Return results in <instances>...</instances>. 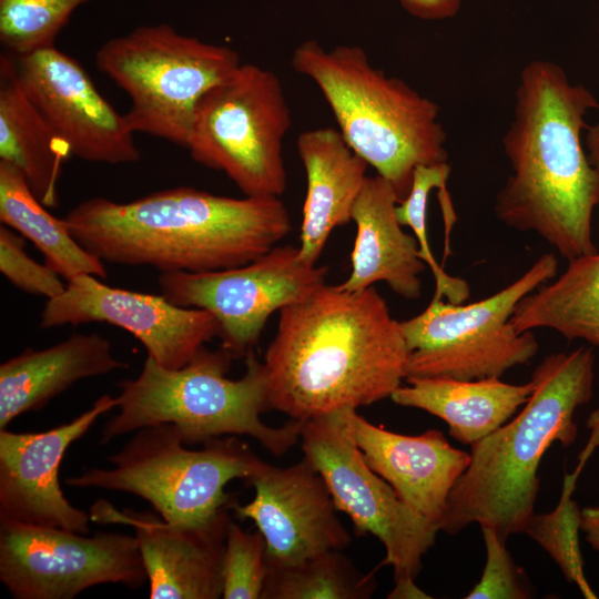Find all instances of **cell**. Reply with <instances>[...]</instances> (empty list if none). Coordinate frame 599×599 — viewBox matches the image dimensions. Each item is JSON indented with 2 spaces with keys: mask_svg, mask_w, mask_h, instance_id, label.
Here are the masks:
<instances>
[{
  "mask_svg": "<svg viewBox=\"0 0 599 599\" xmlns=\"http://www.w3.org/2000/svg\"><path fill=\"white\" fill-rule=\"evenodd\" d=\"M408 354L400 322L373 286L324 284L280 311L263 362L270 408L305 422L390 398Z\"/></svg>",
  "mask_w": 599,
  "mask_h": 599,
  "instance_id": "1",
  "label": "cell"
},
{
  "mask_svg": "<svg viewBox=\"0 0 599 599\" xmlns=\"http://www.w3.org/2000/svg\"><path fill=\"white\" fill-rule=\"evenodd\" d=\"M599 108L593 92L565 70L532 60L519 75L514 119L502 139L511 174L495 199L497 219L535 232L566 260L598 251L592 216L599 170L586 152V115Z\"/></svg>",
  "mask_w": 599,
  "mask_h": 599,
  "instance_id": "2",
  "label": "cell"
},
{
  "mask_svg": "<svg viewBox=\"0 0 599 599\" xmlns=\"http://www.w3.org/2000/svg\"><path fill=\"white\" fill-rule=\"evenodd\" d=\"M73 237L104 263L164 272H211L247 264L292 230L280 196L242 199L190 186L121 203L98 196L63 217Z\"/></svg>",
  "mask_w": 599,
  "mask_h": 599,
  "instance_id": "3",
  "label": "cell"
},
{
  "mask_svg": "<svg viewBox=\"0 0 599 599\" xmlns=\"http://www.w3.org/2000/svg\"><path fill=\"white\" fill-rule=\"evenodd\" d=\"M591 347L547 355L535 368L534 390L519 414L470 446V463L448 496L439 529L455 535L478 522L506 540L524 532L535 512L538 469L547 449L572 445L576 409L593 395Z\"/></svg>",
  "mask_w": 599,
  "mask_h": 599,
  "instance_id": "4",
  "label": "cell"
},
{
  "mask_svg": "<svg viewBox=\"0 0 599 599\" xmlns=\"http://www.w3.org/2000/svg\"><path fill=\"white\" fill-rule=\"evenodd\" d=\"M291 63L318 87L345 142L392 184L399 202L417 166L448 162L438 105L375 68L363 48L325 49L306 40Z\"/></svg>",
  "mask_w": 599,
  "mask_h": 599,
  "instance_id": "5",
  "label": "cell"
},
{
  "mask_svg": "<svg viewBox=\"0 0 599 599\" xmlns=\"http://www.w3.org/2000/svg\"><path fill=\"white\" fill-rule=\"evenodd\" d=\"M233 356L202 347L183 367L171 369L146 356L141 373L119 384V412L105 422L101 444L162 423L177 427L183 443L204 444L223 437L248 435L275 456L294 446L303 422L281 427L262 422L270 408L266 369L253 352L245 356V373L226 377Z\"/></svg>",
  "mask_w": 599,
  "mask_h": 599,
  "instance_id": "6",
  "label": "cell"
},
{
  "mask_svg": "<svg viewBox=\"0 0 599 599\" xmlns=\"http://www.w3.org/2000/svg\"><path fill=\"white\" fill-rule=\"evenodd\" d=\"M112 468H90L65 479L74 488L124 491L148 502L167 522L202 524L235 499L225 491L234 479L254 477L265 461L235 436L212 438L189 449L177 427L154 424L136 430L109 457Z\"/></svg>",
  "mask_w": 599,
  "mask_h": 599,
  "instance_id": "7",
  "label": "cell"
},
{
  "mask_svg": "<svg viewBox=\"0 0 599 599\" xmlns=\"http://www.w3.org/2000/svg\"><path fill=\"white\" fill-rule=\"evenodd\" d=\"M95 64L129 95L124 115L133 132L186 149L199 101L242 63L230 47L160 23L105 41Z\"/></svg>",
  "mask_w": 599,
  "mask_h": 599,
  "instance_id": "8",
  "label": "cell"
},
{
  "mask_svg": "<svg viewBox=\"0 0 599 599\" xmlns=\"http://www.w3.org/2000/svg\"><path fill=\"white\" fill-rule=\"evenodd\" d=\"M557 270V257L546 253L519 278L478 302L453 304L433 296L420 314L400 322L409 351L406 378H500L527 364L538 342L532 331L517 332L510 317L520 300L555 278Z\"/></svg>",
  "mask_w": 599,
  "mask_h": 599,
  "instance_id": "9",
  "label": "cell"
},
{
  "mask_svg": "<svg viewBox=\"0 0 599 599\" xmlns=\"http://www.w3.org/2000/svg\"><path fill=\"white\" fill-rule=\"evenodd\" d=\"M354 409L303 422L300 439L304 458L323 477L335 507L351 518L356 532L372 534L384 545L382 565L393 567L395 581L387 598H430L415 580L439 528L405 504L367 465L353 434Z\"/></svg>",
  "mask_w": 599,
  "mask_h": 599,
  "instance_id": "10",
  "label": "cell"
},
{
  "mask_svg": "<svg viewBox=\"0 0 599 599\" xmlns=\"http://www.w3.org/2000/svg\"><path fill=\"white\" fill-rule=\"evenodd\" d=\"M291 125L278 77L241 64L199 101L186 150L247 196H281L287 183L283 141Z\"/></svg>",
  "mask_w": 599,
  "mask_h": 599,
  "instance_id": "11",
  "label": "cell"
},
{
  "mask_svg": "<svg viewBox=\"0 0 599 599\" xmlns=\"http://www.w3.org/2000/svg\"><path fill=\"white\" fill-rule=\"evenodd\" d=\"M0 580L16 599H72L104 583L141 588L148 573L134 536L0 521Z\"/></svg>",
  "mask_w": 599,
  "mask_h": 599,
  "instance_id": "12",
  "label": "cell"
},
{
  "mask_svg": "<svg viewBox=\"0 0 599 599\" xmlns=\"http://www.w3.org/2000/svg\"><path fill=\"white\" fill-rule=\"evenodd\" d=\"M326 266L305 262L293 245H276L236 267L191 273L164 272L161 294L175 305L201 308L219 324L222 348L233 358L253 352L268 317L323 286Z\"/></svg>",
  "mask_w": 599,
  "mask_h": 599,
  "instance_id": "13",
  "label": "cell"
},
{
  "mask_svg": "<svg viewBox=\"0 0 599 599\" xmlns=\"http://www.w3.org/2000/svg\"><path fill=\"white\" fill-rule=\"evenodd\" d=\"M92 322L129 332L150 358L171 369L186 365L219 336V324L207 311L175 305L162 294L109 286L89 274L67 282L62 294L47 300L39 325L54 328Z\"/></svg>",
  "mask_w": 599,
  "mask_h": 599,
  "instance_id": "14",
  "label": "cell"
},
{
  "mask_svg": "<svg viewBox=\"0 0 599 599\" xmlns=\"http://www.w3.org/2000/svg\"><path fill=\"white\" fill-rule=\"evenodd\" d=\"M14 59L26 93L74 156L106 164L140 160L125 115L102 97L75 59L55 45Z\"/></svg>",
  "mask_w": 599,
  "mask_h": 599,
  "instance_id": "15",
  "label": "cell"
},
{
  "mask_svg": "<svg viewBox=\"0 0 599 599\" xmlns=\"http://www.w3.org/2000/svg\"><path fill=\"white\" fill-rule=\"evenodd\" d=\"M254 498L235 502L240 519H251L263 535L267 565L291 566L328 550H343L351 536L319 473L303 457L290 467L267 463L246 481Z\"/></svg>",
  "mask_w": 599,
  "mask_h": 599,
  "instance_id": "16",
  "label": "cell"
},
{
  "mask_svg": "<svg viewBox=\"0 0 599 599\" xmlns=\"http://www.w3.org/2000/svg\"><path fill=\"white\" fill-rule=\"evenodd\" d=\"M108 394L71 422L40 433L0 430V521L90 531V514L64 496L59 469L67 449L118 407Z\"/></svg>",
  "mask_w": 599,
  "mask_h": 599,
  "instance_id": "17",
  "label": "cell"
},
{
  "mask_svg": "<svg viewBox=\"0 0 599 599\" xmlns=\"http://www.w3.org/2000/svg\"><path fill=\"white\" fill-rule=\"evenodd\" d=\"M91 520L129 525L148 573L151 599H217L223 595V561L229 509L202 524H173L149 511H119L105 500Z\"/></svg>",
  "mask_w": 599,
  "mask_h": 599,
  "instance_id": "18",
  "label": "cell"
},
{
  "mask_svg": "<svg viewBox=\"0 0 599 599\" xmlns=\"http://www.w3.org/2000/svg\"><path fill=\"white\" fill-rule=\"evenodd\" d=\"M352 428L367 465L405 504L439 528L450 490L468 467L470 453L453 447L437 429L403 435L374 425L357 409L352 413Z\"/></svg>",
  "mask_w": 599,
  "mask_h": 599,
  "instance_id": "19",
  "label": "cell"
},
{
  "mask_svg": "<svg viewBox=\"0 0 599 599\" xmlns=\"http://www.w3.org/2000/svg\"><path fill=\"white\" fill-rule=\"evenodd\" d=\"M398 203L394 187L383 176L365 179L352 209L356 237L351 254L352 272L338 284L342 290L363 291L384 282L406 300L420 297V274L427 265L416 237L398 222Z\"/></svg>",
  "mask_w": 599,
  "mask_h": 599,
  "instance_id": "20",
  "label": "cell"
},
{
  "mask_svg": "<svg viewBox=\"0 0 599 599\" xmlns=\"http://www.w3.org/2000/svg\"><path fill=\"white\" fill-rule=\"evenodd\" d=\"M296 150L307 184L298 252L316 265L332 231L352 221L368 164L331 126L302 132Z\"/></svg>",
  "mask_w": 599,
  "mask_h": 599,
  "instance_id": "21",
  "label": "cell"
},
{
  "mask_svg": "<svg viewBox=\"0 0 599 599\" xmlns=\"http://www.w3.org/2000/svg\"><path fill=\"white\" fill-rule=\"evenodd\" d=\"M128 367L97 333L72 334L43 349L28 347L0 365V430L19 415L40 410L78 380Z\"/></svg>",
  "mask_w": 599,
  "mask_h": 599,
  "instance_id": "22",
  "label": "cell"
},
{
  "mask_svg": "<svg viewBox=\"0 0 599 599\" xmlns=\"http://www.w3.org/2000/svg\"><path fill=\"white\" fill-rule=\"evenodd\" d=\"M405 380L406 385H400L390 399L443 419L449 435L469 446L506 424L534 390L531 380L514 385L497 377L474 380L408 377Z\"/></svg>",
  "mask_w": 599,
  "mask_h": 599,
  "instance_id": "23",
  "label": "cell"
},
{
  "mask_svg": "<svg viewBox=\"0 0 599 599\" xmlns=\"http://www.w3.org/2000/svg\"><path fill=\"white\" fill-rule=\"evenodd\" d=\"M71 155L67 141L22 88L14 57L4 51L0 57V161L23 174L44 206L57 207L62 166Z\"/></svg>",
  "mask_w": 599,
  "mask_h": 599,
  "instance_id": "24",
  "label": "cell"
},
{
  "mask_svg": "<svg viewBox=\"0 0 599 599\" xmlns=\"http://www.w3.org/2000/svg\"><path fill=\"white\" fill-rule=\"evenodd\" d=\"M510 324L519 333L550 328L599 347V251L569 260L555 281L522 297Z\"/></svg>",
  "mask_w": 599,
  "mask_h": 599,
  "instance_id": "25",
  "label": "cell"
},
{
  "mask_svg": "<svg viewBox=\"0 0 599 599\" xmlns=\"http://www.w3.org/2000/svg\"><path fill=\"white\" fill-rule=\"evenodd\" d=\"M0 221L30 240L43 255L44 264L65 282L83 274L106 277L104 262L73 237L64 220L53 216L23 174L4 161H0Z\"/></svg>",
  "mask_w": 599,
  "mask_h": 599,
  "instance_id": "26",
  "label": "cell"
},
{
  "mask_svg": "<svg viewBox=\"0 0 599 599\" xmlns=\"http://www.w3.org/2000/svg\"><path fill=\"white\" fill-rule=\"evenodd\" d=\"M375 588L342 550H328L291 566L267 565L262 599H367Z\"/></svg>",
  "mask_w": 599,
  "mask_h": 599,
  "instance_id": "27",
  "label": "cell"
},
{
  "mask_svg": "<svg viewBox=\"0 0 599 599\" xmlns=\"http://www.w3.org/2000/svg\"><path fill=\"white\" fill-rule=\"evenodd\" d=\"M591 435L579 456V464L572 474H566L562 493L556 508L547 514H532L524 534L539 544L561 569L565 578L579 588L587 599H596L583 572V560L579 547L580 512L572 500L577 478L591 453L599 447V409L589 418Z\"/></svg>",
  "mask_w": 599,
  "mask_h": 599,
  "instance_id": "28",
  "label": "cell"
},
{
  "mask_svg": "<svg viewBox=\"0 0 599 599\" xmlns=\"http://www.w3.org/2000/svg\"><path fill=\"white\" fill-rule=\"evenodd\" d=\"M449 163L419 165L415 169L408 195L396 207L398 222L408 226L414 233L419 254L430 268L435 278L434 297L446 298L449 303L461 304L470 295L468 283L459 277L450 276L436 261L427 235V202L433 189H438L439 203L445 223V248L449 250V233L456 221V214L446 187L450 174Z\"/></svg>",
  "mask_w": 599,
  "mask_h": 599,
  "instance_id": "29",
  "label": "cell"
},
{
  "mask_svg": "<svg viewBox=\"0 0 599 599\" xmlns=\"http://www.w3.org/2000/svg\"><path fill=\"white\" fill-rule=\"evenodd\" d=\"M89 0H0V42L19 57L54 45L72 12Z\"/></svg>",
  "mask_w": 599,
  "mask_h": 599,
  "instance_id": "30",
  "label": "cell"
},
{
  "mask_svg": "<svg viewBox=\"0 0 599 599\" xmlns=\"http://www.w3.org/2000/svg\"><path fill=\"white\" fill-rule=\"evenodd\" d=\"M267 576L266 545L260 530L227 526L223 561L224 599H262Z\"/></svg>",
  "mask_w": 599,
  "mask_h": 599,
  "instance_id": "31",
  "label": "cell"
},
{
  "mask_svg": "<svg viewBox=\"0 0 599 599\" xmlns=\"http://www.w3.org/2000/svg\"><path fill=\"white\" fill-rule=\"evenodd\" d=\"M0 272L20 291L48 300L59 296L67 287V282L51 267L28 255L24 237L3 224L0 226Z\"/></svg>",
  "mask_w": 599,
  "mask_h": 599,
  "instance_id": "32",
  "label": "cell"
},
{
  "mask_svg": "<svg viewBox=\"0 0 599 599\" xmlns=\"http://www.w3.org/2000/svg\"><path fill=\"white\" fill-rule=\"evenodd\" d=\"M486 547V564L480 580L466 599H527L532 597L524 571L506 548L496 530L480 525Z\"/></svg>",
  "mask_w": 599,
  "mask_h": 599,
  "instance_id": "33",
  "label": "cell"
},
{
  "mask_svg": "<svg viewBox=\"0 0 599 599\" xmlns=\"http://www.w3.org/2000/svg\"><path fill=\"white\" fill-rule=\"evenodd\" d=\"M412 16L423 20H443L454 17L461 0H399Z\"/></svg>",
  "mask_w": 599,
  "mask_h": 599,
  "instance_id": "34",
  "label": "cell"
},
{
  "mask_svg": "<svg viewBox=\"0 0 599 599\" xmlns=\"http://www.w3.org/2000/svg\"><path fill=\"white\" fill-rule=\"evenodd\" d=\"M580 531L589 545L599 552V506H586L580 512Z\"/></svg>",
  "mask_w": 599,
  "mask_h": 599,
  "instance_id": "35",
  "label": "cell"
},
{
  "mask_svg": "<svg viewBox=\"0 0 599 599\" xmlns=\"http://www.w3.org/2000/svg\"><path fill=\"white\" fill-rule=\"evenodd\" d=\"M583 143L591 164L599 170V115L595 124L587 126Z\"/></svg>",
  "mask_w": 599,
  "mask_h": 599,
  "instance_id": "36",
  "label": "cell"
}]
</instances>
